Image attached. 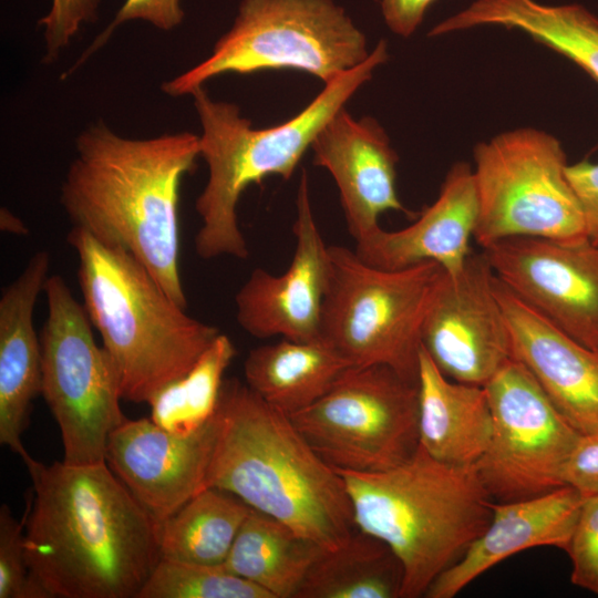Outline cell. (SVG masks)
<instances>
[{
  "instance_id": "f546056e",
  "label": "cell",
  "mask_w": 598,
  "mask_h": 598,
  "mask_svg": "<svg viewBox=\"0 0 598 598\" xmlns=\"http://www.w3.org/2000/svg\"><path fill=\"white\" fill-rule=\"evenodd\" d=\"M24 517L0 507V598H51L32 575L24 551Z\"/></svg>"
},
{
  "instance_id": "30bf717a",
  "label": "cell",
  "mask_w": 598,
  "mask_h": 598,
  "mask_svg": "<svg viewBox=\"0 0 598 598\" xmlns=\"http://www.w3.org/2000/svg\"><path fill=\"white\" fill-rule=\"evenodd\" d=\"M43 291L48 313L40 332L41 395L60 429L63 462H106L109 436L126 417L115 368L65 280L51 275Z\"/></svg>"
},
{
  "instance_id": "d6986e66",
  "label": "cell",
  "mask_w": 598,
  "mask_h": 598,
  "mask_svg": "<svg viewBox=\"0 0 598 598\" xmlns=\"http://www.w3.org/2000/svg\"><path fill=\"white\" fill-rule=\"evenodd\" d=\"M473 167L457 162L447 172L435 202L412 225L395 231L378 228L355 241V254L368 265L386 270L434 261L450 275L463 268L472 252L470 239L477 219Z\"/></svg>"
},
{
  "instance_id": "d590c367",
  "label": "cell",
  "mask_w": 598,
  "mask_h": 598,
  "mask_svg": "<svg viewBox=\"0 0 598 598\" xmlns=\"http://www.w3.org/2000/svg\"><path fill=\"white\" fill-rule=\"evenodd\" d=\"M435 0H381V11L389 29L401 37L413 34Z\"/></svg>"
},
{
  "instance_id": "7402d4cb",
  "label": "cell",
  "mask_w": 598,
  "mask_h": 598,
  "mask_svg": "<svg viewBox=\"0 0 598 598\" xmlns=\"http://www.w3.org/2000/svg\"><path fill=\"white\" fill-rule=\"evenodd\" d=\"M492 434L484 386L446 378L422 347L419 370V440L433 458L470 466L482 457Z\"/></svg>"
},
{
  "instance_id": "e0dca14e",
  "label": "cell",
  "mask_w": 598,
  "mask_h": 598,
  "mask_svg": "<svg viewBox=\"0 0 598 598\" xmlns=\"http://www.w3.org/2000/svg\"><path fill=\"white\" fill-rule=\"evenodd\" d=\"M313 164L333 177L348 229L355 241L380 228L389 210L416 216L396 192L398 154L383 126L371 116L354 118L344 106L316 135Z\"/></svg>"
},
{
  "instance_id": "44dd1931",
  "label": "cell",
  "mask_w": 598,
  "mask_h": 598,
  "mask_svg": "<svg viewBox=\"0 0 598 598\" xmlns=\"http://www.w3.org/2000/svg\"><path fill=\"white\" fill-rule=\"evenodd\" d=\"M49 269L50 254L37 251L0 297V443L24 464L33 457L22 435L42 381L40 334L33 312Z\"/></svg>"
},
{
  "instance_id": "6da1fadb",
  "label": "cell",
  "mask_w": 598,
  "mask_h": 598,
  "mask_svg": "<svg viewBox=\"0 0 598 598\" xmlns=\"http://www.w3.org/2000/svg\"><path fill=\"white\" fill-rule=\"evenodd\" d=\"M29 568L51 598H137L161 558L159 523L106 462L25 464Z\"/></svg>"
},
{
  "instance_id": "7c38bea8",
  "label": "cell",
  "mask_w": 598,
  "mask_h": 598,
  "mask_svg": "<svg viewBox=\"0 0 598 598\" xmlns=\"http://www.w3.org/2000/svg\"><path fill=\"white\" fill-rule=\"evenodd\" d=\"M484 389L492 434L475 468L493 502L532 498L564 486L566 463L581 434L515 359Z\"/></svg>"
},
{
  "instance_id": "277c9868",
  "label": "cell",
  "mask_w": 598,
  "mask_h": 598,
  "mask_svg": "<svg viewBox=\"0 0 598 598\" xmlns=\"http://www.w3.org/2000/svg\"><path fill=\"white\" fill-rule=\"evenodd\" d=\"M83 307L100 333L122 400L148 403L186 374L220 333L185 312L128 251L72 227Z\"/></svg>"
},
{
  "instance_id": "4fadbf2b",
  "label": "cell",
  "mask_w": 598,
  "mask_h": 598,
  "mask_svg": "<svg viewBox=\"0 0 598 598\" xmlns=\"http://www.w3.org/2000/svg\"><path fill=\"white\" fill-rule=\"evenodd\" d=\"M484 251L472 250L456 275L445 270L422 327V347L450 380L485 386L513 358L506 317Z\"/></svg>"
},
{
  "instance_id": "484cf974",
  "label": "cell",
  "mask_w": 598,
  "mask_h": 598,
  "mask_svg": "<svg viewBox=\"0 0 598 598\" xmlns=\"http://www.w3.org/2000/svg\"><path fill=\"white\" fill-rule=\"evenodd\" d=\"M403 566L381 539L355 529L309 568L296 598H401Z\"/></svg>"
},
{
  "instance_id": "9c48e42d",
  "label": "cell",
  "mask_w": 598,
  "mask_h": 598,
  "mask_svg": "<svg viewBox=\"0 0 598 598\" xmlns=\"http://www.w3.org/2000/svg\"><path fill=\"white\" fill-rule=\"evenodd\" d=\"M477 219L473 237L484 249L509 237L587 240L577 195L567 176L560 141L519 127L475 145Z\"/></svg>"
},
{
  "instance_id": "1f68e13d",
  "label": "cell",
  "mask_w": 598,
  "mask_h": 598,
  "mask_svg": "<svg viewBox=\"0 0 598 598\" xmlns=\"http://www.w3.org/2000/svg\"><path fill=\"white\" fill-rule=\"evenodd\" d=\"M101 0H51V7L39 20L43 28V63L59 59L84 23L94 22Z\"/></svg>"
},
{
  "instance_id": "5b68a950",
  "label": "cell",
  "mask_w": 598,
  "mask_h": 598,
  "mask_svg": "<svg viewBox=\"0 0 598 598\" xmlns=\"http://www.w3.org/2000/svg\"><path fill=\"white\" fill-rule=\"evenodd\" d=\"M338 472L357 528L384 542L401 561V598L424 596L492 519L494 502L475 465L440 462L420 445L386 471Z\"/></svg>"
},
{
  "instance_id": "ba28073f",
  "label": "cell",
  "mask_w": 598,
  "mask_h": 598,
  "mask_svg": "<svg viewBox=\"0 0 598 598\" xmlns=\"http://www.w3.org/2000/svg\"><path fill=\"white\" fill-rule=\"evenodd\" d=\"M329 251L320 339L352 365H386L419 383L422 327L442 266L423 261L386 270L343 246Z\"/></svg>"
},
{
  "instance_id": "f1b7e54d",
  "label": "cell",
  "mask_w": 598,
  "mask_h": 598,
  "mask_svg": "<svg viewBox=\"0 0 598 598\" xmlns=\"http://www.w3.org/2000/svg\"><path fill=\"white\" fill-rule=\"evenodd\" d=\"M137 598H271L224 565L161 557Z\"/></svg>"
},
{
  "instance_id": "2e32d148",
  "label": "cell",
  "mask_w": 598,
  "mask_h": 598,
  "mask_svg": "<svg viewBox=\"0 0 598 598\" xmlns=\"http://www.w3.org/2000/svg\"><path fill=\"white\" fill-rule=\"evenodd\" d=\"M218 433L215 413L189 434L151 420H125L110 434L105 461L138 503L162 523L206 488Z\"/></svg>"
},
{
  "instance_id": "5bb4252c",
  "label": "cell",
  "mask_w": 598,
  "mask_h": 598,
  "mask_svg": "<svg viewBox=\"0 0 598 598\" xmlns=\"http://www.w3.org/2000/svg\"><path fill=\"white\" fill-rule=\"evenodd\" d=\"M495 276L561 331L598 351V246L518 236L483 249Z\"/></svg>"
},
{
  "instance_id": "e575fe53",
  "label": "cell",
  "mask_w": 598,
  "mask_h": 598,
  "mask_svg": "<svg viewBox=\"0 0 598 598\" xmlns=\"http://www.w3.org/2000/svg\"><path fill=\"white\" fill-rule=\"evenodd\" d=\"M567 176L581 207L587 238L598 246V163L568 165Z\"/></svg>"
},
{
  "instance_id": "4dcf8cb0",
  "label": "cell",
  "mask_w": 598,
  "mask_h": 598,
  "mask_svg": "<svg viewBox=\"0 0 598 598\" xmlns=\"http://www.w3.org/2000/svg\"><path fill=\"white\" fill-rule=\"evenodd\" d=\"M565 551L573 585L598 595V495L584 497Z\"/></svg>"
},
{
  "instance_id": "836d02e7",
  "label": "cell",
  "mask_w": 598,
  "mask_h": 598,
  "mask_svg": "<svg viewBox=\"0 0 598 598\" xmlns=\"http://www.w3.org/2000/svg\"><path fill=\"white\" fill-rule=\"evenodd\" d=\"M564 482L582 497L598 495V432L580 435L566 463Z\"/></svg>"
},
{
  "instance_id": "7a4b0ae2",
  "label": "cell",
  "mask_w": 598,
  "mask_h": 598,
  "mask_svg": "<svg viewBox=\"0 0 598 598\" xmlns=\"http://www.w3.org/2000/svg\"><path fill=\"white\" fill-rule=\"evenodd\" d=\"M75 151L60 193L72 227L132 254L186 309L178 203L183 178L199 157V135L131 138L99 120L79 134Z\"/></svg>"
},
{
  "instance_id": "cb8c5ba5",
  "label": "cell",
  "mask_w": 598,
  "mask_h": 598,
  "mask_svg": "<svg viewBox=\"0 0 598 598\" xmlns=\"http://www.w3.org/2000/svg\"><path fill=\"white\" fill-rule=\"evenodd\" d=\"M352 365L321 339H283L249 351L244 362L247 385L275 409L292 414L319 400Z\"/></svg>"
},
{
  "instance_id": "3957f363",
  "label": "cell",
  "mask_w": 598,
  "mask_h": 598,
  "mask_svg": "<svg viewBox=\"0 0 598 598\" xmlns=\"http://www.w3.org/2000/svg\"><path fill=\"white\" fill-rule=\"evenodd\" d=\"M218 433L206 486L225 491L324 549L354 533L352 505L341 474L296 429L236 378L223 381Z\"/></svg>"
},
{
  "instance_id": "8992f818",
  "label": "cell",
  "mask_w": 598,
  "mask_h": 598,
  "mask_svg": "<svg viewBox=\"0 0 598 598\" xmlns=\"http://www.w3.org/2000/svg\"><path fill=\"white\" fill-rule=\"evenodd\" d=\"M388 58V43L380 40L365 61L326 83L299 114L266 128L252 127L236 104L214 100L204 85L190 93L202 125L199 156L208 168L195 205L202 218L195 236L199 258H248L237 217L241 194L271 175L289 179L322 126Z\"/></svg>"
},
{
  "instance_id": "ac0fdd59",
  "label": "cell",
  "mask_w": 598,
  "mask_h": 598,
  "mask_svg": "<svg viewBox=\"0 0 598 598\" xmlns=\"http://www.w3.org/2000/svg\"><path fill=\"white\" fill-rule=\"evenodd\" d=\"M495 293L507 320L513 358L581 435L598 432V351L557 328L496 276Z\"/></svg>"
},
{
  "instance_id": "ffe728a7",
  "label": "cell",
  "mask_w": 598,
  "mask_h": 598,
  "mask_svg": "<svg viewBox=\"0 0 598 598\" xmlns=\"http://www.w3.org/2000/svg\"><path fill=\"white\" fill-rule=\"evenodd\" d=\"M582 499L577 489L564 485L532 498L494 502L487 527L454 565L436 577L424 597L453 598L493 566L533 547L566 550Z\"/></svg>"
},
{
  "instance_id": "603a6c76",
  "label": "cell",
  "mask_w": 598,
  "mask_h": 598,
  "mask_svg": "<svg viewBox=\"0 0 598 598\" xmlns=\"http://www.w3.org/2000/svg\"><path fill=\"white\" fill-rule=\"evenodd\" d=\"M481 25L520 31L573 61L598 82V18L580 4L476 0L437 23L429 35H443Z\"/></svg>"
},
{
  "instance_id": "8fae6325",
  "label": "cell",
  "mask_w": 598,
  "mask_h": 598,
  "mask_svg": "<svg viewBox=\"0 0 598 598\" xmlns=\"http://www.w3.org/2000/svg\"><path fill=\"white\" fill-rule=\"evenodd\" d=\"M337 471H386L419 448V383L382 364L350 365L315 403L288 415Z\"/></svg>"
},
{
  "instance_id": "d6a6232c",
  "label": "cell",
  "mask_w": 598,
  "mask_h": 598,
  "mask_svg": "<svg viewBox=\"0 0 598 598\" xmlns=\"http://www.w3.org/2000/svg\"><path fill=\"white\" fill-rule=\"evenodd\" d=\"M184 18L185 12L182 8V0H125L114 19L95 38L66 74L73 72L100 50L124 22L141 20L162 31H171L182 24Z\"/></svg>"
},
{
  "instance_id": "4316f807",
  "label": "cell",
  "mask_w": 598,
  "mask_h": 598,
  "mask_svg": "<svg viewBox=\"0 0 598 598\" xmlns=\"http://www.w3.org/2000/svg\"><path fill=\"white\" fill-rule=\"evenodd\" d=\"M250 509L225 491L204 488L159 523L161 557L223 565Z\"/></svg>"
},
{
  "instance_id": "83f0119b",
  "label": "cell",
  "mask_w": 598,
  "mask_h": 598,
  "mask_svg": "<svg viewBox=\"0 0 598 598\" xmlns=\"http://www.w3.org/2000/svg\"><path fill=\"white\" fill-rule=\"evenodd\" d=\"M236 353L229 337L219 333L186 374L151 398V420L175 434L199 429L215 413L224 372Z\"/></svg>"
},
{
  "instance_id": "d4e9b609",
  "label": "cell",
  "mask_w": 598,
  "mask_h": 598,
  "mask_svg": "<svg viewBox=\"0 0 598 598\" xmlns=\"http://www.w3.org/2000/svg\"><path fill=\"white\" fill-rule=\"evenodd\" d=\"M323 550L282 522L251 508L223 565L271 598H296Z\"/></svg>"
},
{
  "instance_id": "9a60e30c",
  "label": "cell",
  "mask_w": 598,
  "mask_h": 598,
  "mask_svg": "<svg viewBox=\"0 0 598 598\" xmlns=\"http://www.w3.org/2000/svg\"><path fill=\"white\" fill-rule=\"evenodd\" d=\"M292 226L295 250L280 275L254 269L235 296L236 320L255 338L320 339V319L331 259L315 220L308 175L302 169Z\"/></svg>"
},
{
  "instance_id": "8d00e7d4",
  "label": "cell",
  "mask_w": 598,
  "mask_h": 598,
  "mask_svg": "<svg viewBox=\"0 0 598 598\" xmlns=\"http://www.w3.org/2000/svg\"><path fill=\"white\" fill-rule=\"evenodd\" d=\"M0 229L14 235H27V225L9 209L2 208L0 212Z\"/></svg>"
},
{
  "instance_id": "52a82bcc",
  "label": "cell",
  "mask_w": 598,
  "mask_h": 598,
  "mask_svg": "<svg viewBox=\"0 0 598 598\" xmlns=\"http://www.w3.org/2000/svg\"><path fill=\"white\" fill-rule=\"evenodd\" d=\"M369 54L365 35L333 0H241L212 54L165 81L162 91L179 97L224 73L282 69L307 72L326 84Z\"/></svg>"
}]
</instances>
